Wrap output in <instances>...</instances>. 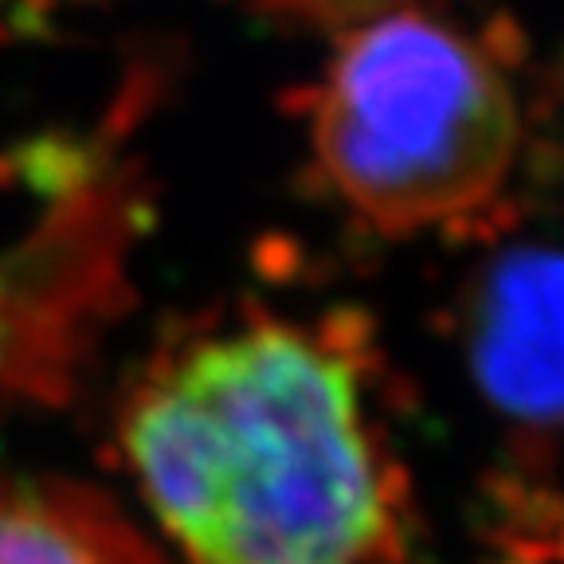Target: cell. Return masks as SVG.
I'll list each match as a JSON object with an SVG mask.
<instances>
[{"label": "cell", "mask_w": 564, "mask_h": 564, "mask_svg": "<svg viewBox=\"0 0 564 564\" xmlns=\"http://www.w3.org/2000/svg\"><path fill=\"white\" fill-rule=\"evenodd\" d=\"M521 110L490 52L423 12L349 32L314 110V150L334 193L384 236L478 212L506 185Z\"/></svg>", "instance_id": "obj_2"}, {"label": "cell", "mask_w": 564, "mask_h": 564, "mask_svg": "<svg viewBox=\"0 0 564 564\" xmlns=\"http://www.w3.org/2000/svg\"><path fill=\"white\" fill-rule=\"evenodd\" d=\"M0 564H169L106 494L67 478L0 475Z\"/></svg>", "instance_id": "obj_4"}, {"label": "cell", "mask_w": 564, "mask_h": 564, "mask_svg": "<svg viewBox=\"0 0 564 564\" xmlns=\"http://www.w3.org/2000/svg\"><path fill=\"white\" fill-rule=\"evenodd\" d=\"M475 372L513 415L564 420V256L521 251L498 263L478 299Z\"/></svg>", "instance_id": "obj_3"}, {"label": "cell", "mask_w": 564, "mask_h": 564, "mask_svg": "<svg viewBox=\"0 0 564 564\" xmlns=\"http://www.w3.org/2000/svg\"><path fill=\"white\" fill-rule=\"evenodd\" d=\"M118 451L185 564H377L397 533L357 369L294 322L153 357L118 408Z\"/></svg>", "instance_id": "obj_1"}]
</instances>
